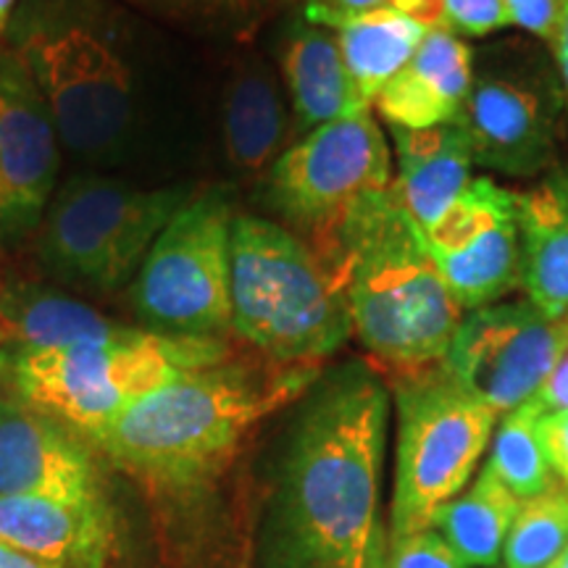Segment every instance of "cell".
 Wrapping results in <instances>:
<instances>
[{
	"label": "cell",
	"mask_w": 568,
	"mask_h": 568,
	"mask_svg": "<svg viewBox=\"0 0 568 568\" xmlns=\"http://www.w3.org/2000/svg\"><path fill=\"white\" fill-rule=\"evenodd\" d=\"M293 406L255 524V568H385L382 372L368 361L324 368Z\"/></svg>",
	"instance_id": "cell-1"
},
{
	"label": "cell",
	"mask_w": 568,
	"mask_h": 568,
	"mask_svg": "<svg viewBox=\"0 0 568 568\" xmlns=\"http://www.w3.org/2000/svg\"><path fill=\"white\" fill-rule=\"evenodd\" d=\"M318 374L322 366L226 355L142 395L92 445L153 487H203L232 464L255 426L293 406Z\"/></svg>",
	"instance_id": "cell-2"
},
{
	"label": "cell",
	"mask_w": 568,
	"mask_h": 568,
	"mask_svg": "<svg viewBox=\"0 0 568 568\" xmlns=\"http://www.w3.org/2000/svg\"><path fill=\"white\" fill-rule=\"evenodd\" d=\"M316 240L347 295L353 332L376 364L393 379L443 364L460 305L393 187L361 195Z\"/></svg>",
	"instance_id": "cell-3"
},
{
	"label": "cell",
	"mask_w": 568,
	"mask_h": 568,
	"mask_svg": "<svg viewBox=\"0 0 568 568\" xmlns=\"http://www.w3.org/2000/svg\"><path fill=\"white\" fill-rule=\"evenodd\" d=\"M230 303L234 335L276 364L318 366L353 335L347 295L329 264L258 216L232 222Z\"/></svg>",
	"instance_id": "cell-4"
},
{
	"label": "cell",
	"mask_w": 568,
	"mask_h": 568,
	"mask_svg": "<svg viewBox=\"0 0 568 568\" xmlns=\"http://www.w3.org/2000/svg\"><path fill=\"white\" fill-rule=\"evenodd\" d=\"M232 355L224 337H172L142 329L111 345L0 347V393L95 439L142 395L184 372Z\"/></svg>",
	"instance_id": "cell-5"
},
{
	"label": "cell",
	"mask_w": 568,
	"mask_h": 568,
	"mask_svg": "<svg viewBox=\"0 0 568 568\" xmlns=\"http://www.w3.org/2000/svg\"><path fill=\"white\" fill-rule=\"evenodd\" d=\"M184 201L187 187L142 190L109 176H74L45 211L42 264L63 282L113 293L138 276Z\"/></svg>",
	"instance_id": "cell-6"
},
{
	"label": "cell",
	"mask_w": 568,
	"mask_h": 568,
	"mask_svg": "<svg viewBox=\"0 0 568 568\" xmlns=\"http://www.w3.org/2000/svg\"><path fill=\"white\" fill-rule=\"evenodd\" d=\"M393 387L400 426L389 539L432 527L437 510L466 487L497 418L439 366L393 379Z\"/></svg>",
	"instance_id": "cell-7"
},
{
	"label": "cell",
	"mask_w": 568,
	"mask_h": 568,
	"mask_svg": "<svg viewBox=\"0 0 568 568\" xmlns=\"http://www.w3.org/2000/svg\"><path fill=\"white\" fill-rule=\"evenodd\" d=\"M232 205L219 190L190 195L163 226L132 284L145 329L172 337H222L232 329Z\"/></svg>",
	"instance_id": "cell-8"
},
{
	"label": "cell",
	"mask_w": 568,
	"mask_h": 568,
	"mask_svg": "<svg viewBox=\"0 0 568 568\" xmlns=\"http://www.w3.org/2000/svg\"><path fill=\"white\" fill-rule=\"evenodd\" d=\"M19 55L71 151L103 153L122 142L134 116L132 71L101 34L42 27L21 40Z\"/></svg>",
	"instance_id": "cell-9"
},
{
	"label": "cell",
	"mask_w": 568,
	"mask_h": 568,
	"mask_svg": "<svg viewBox=\"0 0 568 568\" xmlns=\"http://www.w3.org/2000/svg\"><path fill=\"white\" fill-rule=\"evenodd\" d=\"M389 187V148L372 111L316 126L274 161L266 203L311 237L329 232L361 195Z\"/></svg>",
	"instance_id": "cell-10"
},
{
	"label": "cell",
	"mask_w": 568,
	"mask_h": 568,
	"mask_svg": "<svg viewBox=\"0 0 568 568\" xmlns=\"http://www.w3.org/2000/svg\"><path fill=\"white\" fill-rule=\"evenodd\" d=\"M566 353V316H545L535 303L485 305L460 318L439 368L474 400L508 414L542 389Z\"/></svg>",
	"instance_id": "cell-11"
},
{
	"label": "cell",
	"mask_w": 568,
	"mask_h": 568,
	"mask_svg": "<svg viewBox=\"0 0 568 568\" xmlns=\"http://www.w3.org/2000/svg\"><path fill=\"white\" fill-rule=\"evenodd\" d=\"M432 261L460 308L477 311L521 284L516 193L479 176L426 232Z\"/></svg>",
	"instance_id": "cell-12"
},
{
	"label": "cell",
	"mask_w": 568,
	"mask_h": 568,
	"mask_svg": "<svg viewBox=\"0 0 568 568\" xmlns=\"http://www.w3.org/2000/svg\"><path fill=\"white\" fill-rule=\"evenodd\" d=\"M59 130L19 53H0V234L21 237L45 216L59 180Z\"/></svg>",
	"instance_id": "cell-13"
},
{
	"label": "cell",
	"mask_w": 568,
	"mask_h": 568,
	"mask_svg": "<svg viewBox=\"0 0 568 568\" xmlns=\"http://www.w3.org/2000/svg\"><path fill=\"white\" fill-rule=\"evenodd\" d=\"M95 450L69 424L0 393V497H103Z\"/></svg>",
	"instance_id": "cell-14"
},
{
	"label": "cell",
	"mask_w": 568,
	"mask_h": 568,
	"mask_svg": "<svg viewBox=\"0 0 568 568\" xmlns=\"http://www.w3.org/2000/svg\"><path fill=\"white\" fill-rule=\"evenodd\" d=\"M456 124L471 142L474 163L503 174H535L552 153V113L527 82L479 77Z\"/></svg>",
	"instance_id": "cell-15"
},
{
	"label": "cell",
	"mask_w": 568,
	"mask_h": 568,
	"mask_svg": "<svg viewBox=\"0 0 568 568\" xmlns=\"http://www.w3.org/2000/svg\"><path fill=\"white\" fill-rule=\"evenodd\" d=\"M0 539L55 568H105L113 518L105 497H0Z\"/></svg>",
	"instance_id": "cell-16"
},
{
	"label": "cell",
	"mask_w": 568,
	"mask_h": 568,
	"mask_svg": "<svg viewBox=\"0 0 568 568\" xmlns=\"http://www.w3.org/2000/svg\"><path fill=\"white\" fill-rule=\"evenodd\" d=\"M474 84L471 51L456 34L429 30L406 67L385 84L376 111L389 126L456 124Z\"/></svg>",
	"instance_id": "cell-17"
},
{
	"label": "cell",
	"mask_w": 568,
	"mask_h": 568,
	"mask_svg": "<svg viewBox=\"0 0 568 568\" xmlns=\"http://www.w3.org/2000/svg\"><path fill=\"white\" fill-rule=\"evenodd\" d=\"M389 132L400 159V172L389 187L426 234L471 182V142L460 124H439L429 130L389 126Z\"/></svg>",
	"instance_id": "cell-18"
},
{
	"label": "cell",
	"mask_w": 568,
	"mask_h": 568,
	"mask_svg": "<svg viewBox=\"0 0 568 568\" xmlns=\"http://www.w3.org/2000/svg\"><path fill=\"white\" fill-rule=\"evenodd\" d=\"M521 284L545 316L568 314V176L516 195Z\"/></svg>",
	"instance_id": "cell-19"
},
{
	"label": "cell",
	"mask_w": 568,
	"mask_h": 568,
	"mask_svg": "<svg viewBox=\"0 0 568 568\" xmlns=\"http://www.w3.org/2000/svg\"><path fill=\"white\" fill-rule=\"evenodd\" d=\"M0 326L6 343L24 347L111 345L138 337L145 329L113 322L88 303L34 284H11L0 293Z\"/></svg>",
	"instance_id": "cell-20"
},
{
	"label": "cell",
	"mask_w": 568,
	"mask_h": 568,
	"mask_svg": "<svg viewBox=\"0 0 568 568\" xmlns=\"http://www.w3.org/2000/svg\"><path fill=\"white\" fill-rule=\"evenodd\" d=\"M282 74L297 132H314L316 126L355 113L335 30L311 21L297 24L282 48Z\"/></svg>",
	"instance_id": "cell-21"
},
{
	"label": "cell",
	"mask_w": 568,
	"mask_h": 568,
	"mask_svg": "<svg viewBox=\"0 0 568 568\" xmlns=\"http://www.w3.org/2000/svg\"><path fill=\"white\" fill-rule=\"evenodd\" d=\"M426 32L418 21L393 9L368 13L337 30L355 113L372 111L379 92L406 67Z\"/></svg>",
	"instance_id": "cell-22"
},
{
	"label": "cell",
	"mask_w": 568,
	"mask_h": 568,
	"mask_svg": "<svg viewBox=\"0 0 568 568\" xmlns=\"http://www.w3.org/2000/svg\"><path fill=\"white\" fill-rule=\"evenodd\" d=\"M287 138V111L266 69L251 67L234 77L224 103V148L232 166L258 172Z\"/></svg>",
	"instance_id": "cell-23"
},
{
	"label": "cell",
	"mask_w": 568,
	"mask_h": 568,
	"mask_svg": "<svg viewBox=\"0 0 568 568\" xmlns=\"http://www.w3.org/2000/svg\"><path fill=\"white\" fill-rule=\"evenodd\" d=\"M516 514L518 497L485 468L464 497L437 510L432 527L466 566H495Z\"/></svg>",
	"instance_id": "cell-24"
},
{
	"label": "cell",
	"mask_w": 568,
	"mask_h": 568,
	"mask_svg": "<svg viewBox=\"0 0 568 568\" xmlns=\"http://www.w3.org/2000/svg\"><path fill=\"white\" fill-rule=\"evenodd\" d=\"M545 414L548 410L542 408L537 395L508 410L495 435L493 456L487 464V471H493L510 493L524 500L542 495L556 485V471L539 439V418Z\"/></svg>",
	"instance_id": "cell-25"
},
{
	"label": "cell",
	"mask_w": 568,
	"mask_h": 568,
	"mask_svg": "<svg viewBox=\"0 0 568 568\" xmlns=\"http://www.w3.org/2000/svg\"><path fill=\"white\" fill-rule=\"evenodd\" d=\"M568 545V487L556 481L518 506L506 539L508 568H545Z\"/></svg>",
	"instance_id": "cell-26"
},
{
	"label": "cell",
	"mask_w": 568,
	"mask_h": 568,
	"mask_svg": "<svg viewBox=\"0 0 568 568\" xmlns=\"http://www.w3.org/2000/svg\"><path fill=\"white\" fill-rule=\"evenodd\" d=\"M385 568H468L437 531L424 529L387 545Z\"/></svg>",
	"instance_id": "cell-27"
},
{
	"label": "cell",
	"mask_w": 568,
	"mask_h": 568,
	"mask_svg": "<svg viewBox=\"0 0 568 568\" xmlns=\"http://www.w3.org/2000/svg\"><path fill=\"white\" fill-rule=\"evenodd\" d=\"M445 30L479 38L510 24L506 0H443Z\"/></svg>",
	"instance_id": "cell-28"
},
{
	"label": "cell",
	"mask_w": 568,
	"mask_h": 568,
	"mask_svg": "<svg viewBox=\"0 0 568 568\" xmlns=\"http://www.w3.org/2000/svg\"><path fill=\"white\" fill-rule=\"evenodd\" d=\"M387 9H393V0H305V21L337 32L351 21Z\"/></svg>",
	"instance_id": "cell-29"
},
{
	"label": "cell",
	"mask_w": 568,
	"mask_h": 568,
	"mask_svg": "<svg viewBox=\"0 0 568 568\" xmlns=\"http://www.w3.org/2000/svg\"><path fill=\"white\" fill-rule=\"evenodd\" d=\"M510 24L524 27L537 38L552 42L560 19H564L566 0H506Z\"/></svg>",
	"instance_id": "cell-30"
},
{
	"label": "cell",
	"mask_w": 568,
	"mask_h": 568,
	"mask_svg": "<svg viewBox=\"0 0 568 568\" xmlns=\"http://www.w3.org/2000/svg\"><path fill=\"white\" fill-rule=\"evenodd\" d=\"M539 439H542L552 471L568 487V408L550 410L539 418Z\"/></svg>",
	"instance_id": "cell-31"
},
{
	"label": "cell",
	"mask_w": 568,
	"mask_h": 568,
	"mask_svg": "<svg viewBox=\"0 0 568 568\" xmlns=\"http://www.w3.org/2000/svg\"><path fill=\"white\" fill-rule=\"evenodd\" d=\"M393 11L418 21L424 30H445L443 0H393Z\"/></svg>",
	"instance_id": "cell-32"
},
{
	"label": "cell",
	"mask_w": 568,
	"mask_h": 568,
	"mask_svg": "<svg viewBox=\"0 0 568 568\" xmlns=\"http://www.w3.org/2000/svg\"><path fill=\"white\" fill-rule=\"evenodd\" d=\"M537 400L542 403V408L548 410V414L550 410L568 408V353L556 366V372L550 374V379L545 382L542 389L537 393Z\"/></svg>",
	"instance_id": "cell-33"
},
{
	"label": "cell",
	"mask_w": 568,
	"mask_h": 568,
	"mask_svg": "<svg viewBox=\"0 0 568 568\" xmlns=\"http://www.w3.org/2000/svg\"><path fill=\"white\" fill-rule=\"evenodd\" d=\"M138 3L163 11H211L222 9V6H232L234 0H138Z\"/></svg>",
	"instance_id": "cell-34"
},
{
	"label": "cell",
	"mask_w": 568,
	"mask_h": 568,
	"mask_svg": "<svg viewBox=\"0 0 568 568\" xmlns=\"http://www.w3.org/2000/svg\"><path fill=\"white\" fill-rule=\"evenodd\" d=\"M0 568H55V566L45 564V560L34 558L30 552L13 548V545L0 539Z\"/></svg>",
	"instance_id": "cell-35"
},
{
	"label": "cell",
	"mask_w": 568,
	"mask_h": 568,
	"mask_svg": "<svg viewBox=\"0 0 568 568\" xmlns=\"http://www.w3.org/2000/svg\"><path fill=\"white\" fill-rule=\"evenodd\" d=\"M552 51H556V61L560 69V77H564L566 84V98H568V0H566V9H564V19H560V27L552 38Z\"/></svg>",
	"instance_id": "cell-36"
},
{
	"label": "cell",
	"mask_w": 568,
	"mask_h": 568,
	"mask_svg": "<svg viewBox=\"0 0 568 568\" xmlns=\"http://www.w3.org/2000/svg\"><path fill=\"white\" fill-rule=\"evenodd\" d=\"M11 9H13V0H0V32H3L6 21L11 17Z\"/></svg>",
	"instance_id": "cell-37"
},
{
	"label": "cell",
	"mask_w": 568,
	"mask_h": 568,
	"mask_svg": "<svg viewBox=\"0 0 568 568\" xmlns=\"http://www.w3.org/2000/svg\"><path fill=\"white\" fill-rule=\"evenodd\" d=\"M545 568H568V545H566V548H564V550H560V552H558V556H556V558H552V560H550V564H548V566H545Z\"/></svg>",
	"instance_id": "cell-38"
},
{
	"label": "cell",
	"mask_w": 568,
	"mask_h": 568,
	"mask_svg": "<svg viewBox=\"0 0 568 568\" xmlns=\"http://www.w3.org/2000/svg\"><path fill=\"white\" fill-rule=\"evenodd\" d=\"M3 343H6V332H3V326H0V347H3Z\"/></svg>",
	"instance_id": "cell-39"
},
{
	"label": "cell",
	"mask_w": 568,
	"mask_h": 568,
	"mask_svg": "<svg viewBox=\"0 0 568 568\" xmlns=\"http://www.w3.org/2000/svg\"><path fill=\"white\" fill-rule=\"evenodd\" d=\"M566 318H568V314H566Z\"/></svg>",
	"instance_id": "cell-40"
}]
</instances>
